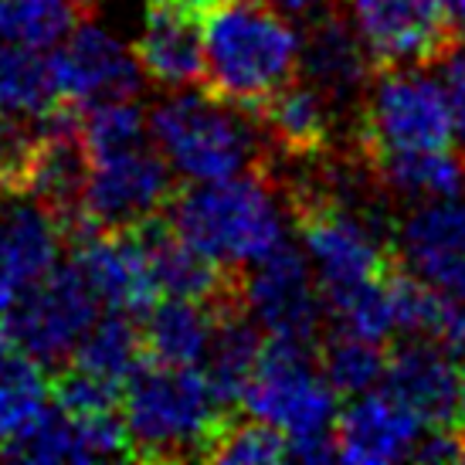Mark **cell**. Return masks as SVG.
<instances>
[{"label":"cell","mask_w":465,"mask_h":465,"mask_svg":"<svg viewBox=\"0 0 465 465\" xmlns=\"http://www.w3.org/2000/svg\"><path fill=\"white\" fill-rule=\"evenodd\" d=\"M201 17L207 95L255 113L289 85L302 62V38L269 0H211Z\"/></svg>","instance_id":"obj_1"},{"label":"cell","mask_w":465,"mask_h":465,"mask_svg":"<svg viewBox=\"0 0 465 465\" xmlns=\"http://www.w3.org/2000/svg\"><path fill=\"white\" fill-rule=\"evenodd\" d=\"M232 411L207 381L204 367L146 361L123 391V428L130 459L183 462L201 459L207 441Z\"/></svg>","instance_id":"obj_2"},{"label":"cell","mask_w":465,"mask_h":465,"mask_svg":"<svg viewBox=\"0 0 465 465\" xmlns=\"http://www.w3.org/2000/svg\"><path fill=\"white\" fill-rule=\"evenodd\" d=\"M167 221L194 252L238 272L285 242L282 207L265 173H238L177 191Z\"/></svg>","instance_id":"obj_3"},{"label":"cell","mask_w":465,"mask_h":465,"mask_svg":"<svg viewBox=\"0 0 465 465\" xmlns=\"http://www.w3.org/2000/svg\"><path fill=\"white\" fill-rule=\"evenodd\" d=\"M336 398L340 394L320 371L316 347L269 336L242 404L248 414L289 435V459L316 465L340 459L333 435Z\"/></svg>","instance_id":"obj_4"},{"label":"cell","mask_w":465,"mask_h":465,"mask_svg":"<svg viewBox=\"0 0 465 465\" xmlns=\"http://www.w3.org/2000/svg\"><path fill=\"white\" fill-rule=\"evenodd\" d=\"M150 136L177 177L191 183L224 181L262 163V136L242 109L204 89H177L150 109Z\"/></svg>","instance_id":"obj_5"},{"label":"cell","mask_w":465,"mask_h":465,"mask_svg":"<svg viewBox=\"0 0 465 465\" xmlns=\"http://www.w3.org/2000/svg\"><path fill=\"white\" fill-rule=\"evenodd\" d=\"M289 211L299 242L323 289L326 310L363 285H374L398 265V252L371 221L333 191L292 187Z\"/></svg>","instance_id":"obj_6"},{"label":"cell","mask_w":465,"mask_h":465,"mask_svg":"<svg viewBox=\"0 0 465 465\" xmlns=\"http://www.w3.org/2000/svg\"><path fill=\"white\" fill-rule=\"evenodd\" d=\"M455 113L449 92L439 78L421 68H391L374 72V85L363 95L361 113V156L421 153V150H452Z\"/></svg>","instance_id":"obj_7"},{"label":"cell","mask_w":465,"mask_h":465,"mask_svg":"<svg viewBox=\"0 0 465 465\" xmlns=\"http://www.w3.org/2000/svg\"><path fill=\"white\" fill-rule=\"evenodd\" d=\"M95 320L99 296L92 292L89 279L75 262H58L4 306L0 330L52 374L72 361Z\"/></svg>","instance_id":"obj_8"},{"label":"cell","mask_w":465,"mask_h":465,"mask_svg":"<svg viewBox=\"0 0 465 465\" xmlns=\"http://www.w3.org/2000/svg\"><path fill=\"white\" fill-rule=\"evenodd\" d=\"M343 7L374 72L435 65L465 35L439 0H343Z\"/></svg>","instance_id":"obj_9"},{"label":"cell","mask_w":465,"mask_h":465,"mask_svg":"<svg viewBox=\"0 0 465 465\" xmlns=\"http://www.w3.org/2000/svg\"><path fill=\"white\" fill-rule=\"evenodd\" d=\"M173 194H177L173 167L150 140L133 150H119V153L92 160L82 221H85V228H99V232L136 228L143 221L163 214Z\"/></svg>","instance_id":"obj_10"},{"label":"cell","mask_w":465,"mask_h":465,"mask_svg":"<svg viewBox=\"0 0 465 465\" xmlns=\"http://www.w3.org/2000/svg\"><path fill=\"white\" fill-rule=\"evenodd\" d=\"M245 310L265 336L316 347L326 323V299L302 248L289 242L245 269Z\"/></svg>","instance_id":"obj_11"},{"label":"cell","mask_w":465,"mask_h":465,"mask_svg":"<svg viewBox=\"0 0 465 465\" xmlns=\"http://www.w3.org/2000/svg\"><path fill=\"white\" fill-rule=\"evenodd\" d=\"M52 62L62 99L78 109L116 103V99H136L146 78L136 52H130L116 35H109L105 27L92 21H82L54 48Z\"/></svg>","instance_id":"obj_12"},{"label":"cell","mask_w":465,"mask_h":465,"mask_svg":"<svg viewBox=\"0 0 465 465\" xmlns=\"http://www.w3.org/2000/svg\"><path fill=\"white\" fill-rule=\"evenodd\" d=\"M68 245H72V262L89 279L92 292L105 310L143 316L156 299H163L140 224L116 232L85 228L72 234Z\"/></svg>","instance_id":"obj_13"},{"label":"cell","mask_w":465,"mask_h":465,"mask_svg":"<svg viewBox=\"0 0 465 465\" xmlns=\"http://www.w3.org/2000/svg\"><path fill=\"white\" fill-rule=\"evenodd\" d=\"M462 371L465 361L431 340L408 336L388 350V371L381 388L408 404L425 431L462 428Z\"/></svg>","instance_id":"obj_14"},{"label":"cell","mask_w":465,"mask_h":465,"mask_svg":"<svg viewBox=\"0 0 465 465\" xmlns=\"http://www.w3.org/2000/svg\"><path fill=\"white\" fill-rule=\"evenodd\" d=\"M0 459L21 462H103L130 459L126 428L116 414H72L62 404H45L11 441Z\"/></svg>","instance_id":"obj_15"},{"label":"cell","mask_w":465,"mask_h":465,"mask_svg":"<svg viewBox=\"0 0 465 465\" xmlns=\"http://www.w3.org/2000/svg\"><path fill=\"white\" fill-rule=\"evenodd\" d=\"M394 252L418 279L465 299V197L418 201L401 221Z\"/></svg>","instance_id":"obj_16"},{"label":"cell","mask_w":465,"mask_h":465,"mask_svg":"<svg viewBox=\"0 0 465 465\" xmlns=\"http://www.w3.org/2000/svg\"><path fill=\"white\" fill-rule=\"evenodd\" d=\"M421 418L388 391H367L336 414V452L343 462L384 465L411 459L421 441Z\"/></svg>","instance_id":"obj_17"},{"label":"cell","mask_w":465,"mask_h":465,"mask_svg":"<svg viewBox=\"0 0 465 465\" xmlns=\"http://www.w3.org/2000/svg\"><path fill=\"white\" fill-rule=\"evenodd\" d=\"M65 228L25 194H0V312L25 285L62 262Z\"/></svg>","instance_id":"obj_18"},{"label":"cell","mask_w":465,"mask_h":465,"mask_svg":"<svg viewBox=\"0 0 465 465\" xmlns=\"http://www.w3.org/2000/svg\"><path fill=\"white\" fill-rule=\"evenodd\" d=\"M133 52L146 78L163 89H191L197 82L204 85V35L194 11L150 4Z\"/></svg>","instance_id":"obj_19"},{"label":"cell","mask_w":465,"mask_h":465,"mask_svg":"<svg viewBox=\"0 0 465 465\" xmlns=\"http://www.w3.org/2000/svg\"><path fill=\"white\" fill-rule=\"evenodd\" d=\"M262 133L292 160H316L333 143V99L310 78L289 82L252 113Z\"/></svg>","instance_id":"obj_20"},{"label":"cell","mask_w":465,"mask_h":465,"mask_svg":"<svg viewBox=\"0 0 465 465\" xmlns=\"http://www.w3.org/2000/svg\"><path fill=\"white\" fill-rule=\"evenodd\" d=\"M299 72L316 89H323L333 103H340L361 89L367 75H374V65L353 25L343 21L340 14H323L306 25Z\"/></svg>","instance_id":"obj_21"},{"label":"cell","mask_w":465,"mask_h":465,"mask_svg":"<svg viewBox=\"0 0 465 465\" xmlns=\"http://www.w3.org/2000/svg\"><path fill=\"white\" fill-rule=\"evenodd\" d=\"M218 326V306L201 299L163 296L143 312V347L150 361L201 367Z\"/></svg>","instance_id":"obj_22"},{"label":"cell","mask_w":465,"mask_h":465,"mask_svg":"<svg viewBox=\"0 0 465 465\" xmlns=\"http://www.w3.org/2000/svg\"><path fill=\"white\" fill-rule=\"evenodd\" d=\"M265 350V336L245 302H232L218 310V326L204 357V374L224 408H234L245 398V388Z\"/></svg>","instance_id":"obj_23"},{"label":"cell","mask_w":465,"mask_h":465,"mask_svg":"<svg viewBox=\"0 0 465 465\" xmlns=\"http://www.w3.org/2000/svg\"><path fill=\"white\" fill-rule=\"evenodd\" d=\"M377 183L398 197L441 201L465 194V153L462 150H421V153H388L363 160Z\"/></svg>","instance_id":"obj_24"},{"label":"cell","mask_w":465,"mask_h":465,"mask_svg":"<svg viewBox=\"0 0 465 465\" xmlns=\"http://www.w3.org/2000/svg\"><path fill=\"white\" fill-rule=\"evenodd\" d=\"M92 11V0H0V48L54 52Z\"/></svg>","instance_id":"obj_25"},{"label":"cell","mask_w":465,"mask_h":465,"mask_svg":"<svg viewBox=\"0 0 465 465\" xmlns=\"http://www.w3.org/2000/svg\"><path fill=\"white\" fill-rule=\"evenodd\" d=\"M65 105L54 62L48 52L31 48H0V109L21 119H45Z\"/></svg>","instance_id":"obj_26"},{"label":"cell","mask_w":465,"mask_h":465,"mask_svg":"<svg viewBox=\"0 0 465 465\" xmlns=\"http://www.w3.org/2000/svg\"><path fill=\"white\" fill-rule=\"evenodd\" d=\"M143 361H146L143 330L133 323L130 312L109 310L105 316L95 320V326L85 333V340L78 343L68 363H75L82 371H89V374L103 377V381L126 391V381Z\"/></svg>","instance_id":"obj_27"},{"label":"cell","mask_w":465,"mask_h":465,"mask_svg":"<svg viewBox=\"0 0 465 465\" xmlns=\"http://www.w3.org/2000/svg\"><path fill=\"white\" fill-rule=\"evenodd\" d=\"M316 361H320V371L340 398H357V394L374 391L384 381L388 350L377 340H367V336L350 333L343 326H333V330H326V336H320Z\"/></svg>","instance_id":"obj_28"},{"label":"cell","mask_w":465,"mask_h":465,"mask_svg":"<svg viewBox=\"0 0 465 465\" xmlns=\"http://www.w3.org/2000/svg\"><path fill=\"white\" fill-rule=\"evenodd\" d=\"M204 462H282L289 459V435L255 414L228 411L207 441Z\"/></svg>","instance_id":"obj_29"},{"label":"cell","mask_w":465,"mask_h":465,"mask_svg":"<svg viewBox=\"0 0 465 465\" xmlns=\"http://www.w3.org/2000/svg\"><path fill=\"white\" fill-rule=\"evenodd\" d=\"M82 136L92 160L150 143V113L136 99H116L82 109Z\"/></svg>","instance_id":"obj_30"},{"label":"cell","mask_w":465,"mask_h":465,"mask_svg":"<svg viewBox=\"0 0 465 465\" xmlns=\"http://www.w3.org/2000/svg\"><path fill=\"white\" fill-rule=\"evenodd\" d=\"M35 143V126L0 109V194H21L25 163Z\"/></svg>","instance_id":"obj_31"},{"label":"cell","mask_w":465,"mask_h":465,"mask_svg":"<svg viewBox=\"0 0 465 465\" xmlns=\"http://www.w3.org/2000/svg\"><path fill=\"white\" fill-rule=\"evenodd\" d=\"M441 85L449 92V103L455 113V133L465 146V35L452 52L441 58Z\"/></svg>","instance_id":"obj_32"},{"label":"cell","mask_w":465,"mask_h":465,"mask_svg":"<svg viewBox=\"0 0 465 465\" xmlns=\"http://www.w3.org/2000/svg\"><path fill=\"white\" fill-rule=\"evenodd\" d=\"M275 11H282L289 21H302V25H310L316 17H323L330 14V0H269Z\"/></svg>","instance_id":"obj_33"},{"label":"cell","mask_w":465,"mask_h":465,"mask_svg":"<svg viewBox=\"0 0 465 465\" xmlns=\"http://www.w3.org/2000/svg\"><path fill=\"white\" fill-rule=\"evenodd\" d=\"M439 4L449 11V17L459 25V31H465V0H439Z\"/></svg>","instance_id":"obj_34"},{"label":"cell","mask_w":465,"mask_h":465,"mask_svg":"<svg viewBox=\"0 0 465 465\" xmlns=\"http://www.w3.org/2000/svg\"><path fill=\"white\" fill-rule=\"evenodd\" d=\"M150 4H170V7H183V11L201 14L207 4H211V0H150Z\"/></svg>","instance_id":"obj_35"},{"label":"cell","mask_w":465,"mask_h":465,"mask_svg":"<svg viewBox=\"0 0 465 465\" xmlns=\"http://www.w3.org/2000/svg\"><path fill=\"white\" fill-rule=\"evenodd\" d=\"M462 428H465V371H462Z\"/></svg>","instance_id":"obj_36"}]
</instances>
